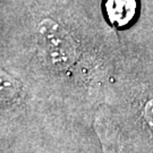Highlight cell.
<instances>
[{"label":"cell","instance_id":"1","mask_svg":"<svg viewBox=\"0 0 153 153\" xmlns=\"http://www.w3.org/2000/svg\"><path fill=\"white\" fill-rule=\"evenodd\" d=\"M40 36L52 66L59 71H67L75 62L76 45L62 28L52 21H44L40 25Z\"/></svg>","mask_w":153,"mask_h":153},{"label":"cell","instance_id":"2","mask_svg":"<svg viewBox=\"0 0 153 153\" xmlns=\"http://www.w3.org/2000/svg\"><path fill=\"white\" fill-rule=\"evenodd\" d=\"M138 5V0H103L102 11L112 27L125 30L136 21Z\"/></svg>","mask_w":153,"mask_h":153},{"label":"cell","instance_id":"3","mask_svg":"<svg viewBox=\"0 0 153 153\" xmlns=\"http://www.w3.org/2000/svg\"><path fill=\"white\" fill-rule=\"evenodd\" d=\"M1 99L5 102H14L19 97V84L5 71H1Z\"/></svg>","mask_w":153,"mask_h":153},{"label":"cell","instance_id":"4","mask_svg":"<svg viewBox=\"0 0 153 153\" xmlns=\"http://www.w3.org/2000/svg\"><path fill=\"white\" fill-rule=\"evenodd\" d=\"M97 131L102 143L103 153H124L120 146H118L117 140L114 138V135H110L109 129L104 125H98Z\"/></svg>","mask_w":153,"mask_h":153},{"label":"cell","instance_id":"5","mask_svg":"<svg viewBox=\"0 0 153 153\" xmlns=\"http://www.w3.org/2000/svg\"><path fill=\"white\" fill-rule=\"evenodd\" d=\"M143 118L153 133V99L148 100L143 107Z\"/></svg>","mask_w":153,"mask_h":153}]
</instances>
